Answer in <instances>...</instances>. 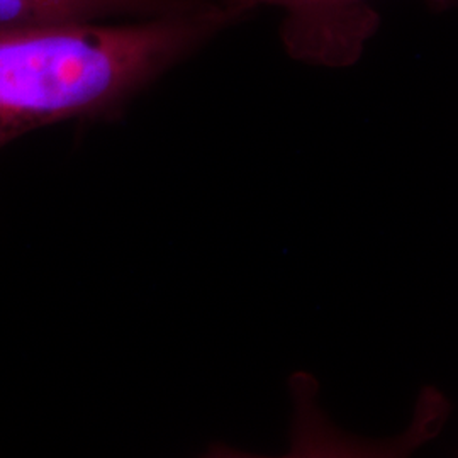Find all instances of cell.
Here are the masks:
<instances>
[{
  "label": "cell",
  "instance_id": "6da1fadb",
  "mask_svg": "<svg viewBox=\"0 0 458 458\" xmlns=\"http://www.w3.org/2000/svg\"><path fill=\"white\" fill-rule=\"evenodd\" d=\"M242 17L219 0L130 22L0 28V149L56 123L113 121L172 66Z\"/></svg>",
  "mask_w": 458,
  "mask_h": 458
},
{
  "label": "cell",
  "instance_id": "7a4b0ae2",
  "mask_svg": "<svg viewBox=\"0 0 458 458\" xmlns=\"http://www.w3.org/2000/svg\"><path fill=\"white\" fill-rule=\"evenodd\" d=\"M238 16L259 5L284 11L280 38L287 53L304 64L342 68L353 65L377 33L380 16L376 0H219ZM435 9H448L458 0H426Z\"/></svg>",
  "mask_w": 458,
  "mask_h": 458
},
{
  "label": "cell",
  "instance_id": "3957f363",
  "mask_svg": "<svg viewBox=\"0 0 458 458\" xmlns=\"http://www.w3.org/2000/svg\"><path fill=\"white\" fill-rule=\"evenodd\" d=\"M213 0H0V28L153 19L197 11Z\"/></svg>",
  "mask_w": 458,
  "mask_h": 458
}]
</instances>
